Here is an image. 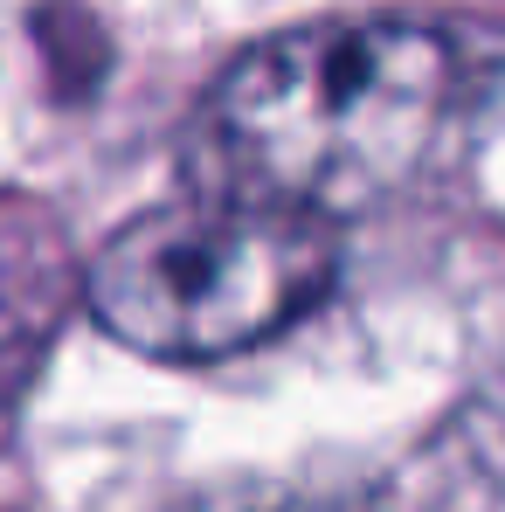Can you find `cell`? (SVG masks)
Masks as SVG:
<instances>
[{"label":"cell","instance_id":"6da1fadb","mask_svg":"<svg viewBox=\"0 0 505 512\" xmlns=\"http://www.w3.org/2000/svg\"><path fill=\"white\" fill-rule=\"evenodd\" d=\"M457 97V56L395 14H333L250 42L194 118L201 187L298 215H360L409 187Z\"/></svg>","mask_w":505,"mask_h":512},{"label":"cell","instance_id":"7a4b0ae2","mask_svg":"<svg viewBox=\"0 0 505 512\" xmlns=\"http://www.w3.org/2000/svg\"><path fill=\"white\" fill-rule=\"evenodd\" d=\"M333 229L319 215L201 187L132 215L84 277L90 319L146 360H229L284 333L333 284Z\"/></svg>","mask_w":505,"mask_h":512},{"label":"cell","instance_id":"3957f363","mask_svg":"<svg viewBox=\"0 0 505 512\" xmlns=\"http://www.w3.org/2000/svg\"><path fill=\"white\" fill-rule=\"evenodd\" d=\"M173 512H353L339 499H305V492H215V499H187Z\"/></svg>","mask_w":505,"mask_h":512}]
</instances>
